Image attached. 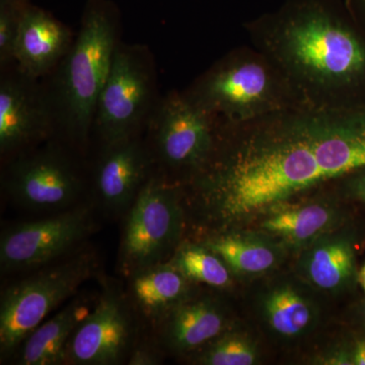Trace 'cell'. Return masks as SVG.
Listing matches in <instances>:
<instances>
[{
	"mask_svg": "<svg viewBox=\"0 0 365 365\" xmlns=\"http://www.w3.org/2000/svg\"><path fill=\"white\" fill-rule=\"evenodd\" d=\"M364 167L365 107L292 106L220 125L212 158L182 185L184 200L213 232L246 228Z\"/></svg>",
	"mask_w": 365,
	"mask_h": 365,
	"instance_id": "cell-1",
	"label": "cell"
},
{
	"mask_svg": "<svg viewBox=\"0 0 365 365\" xmlns=\"http://www.w3.org/2000/svg\"><path fill=\"white\" fill-rule=\"evenodd\" d=\"M341 0H284L244 25L251 45L287 79L300 105L364 108L365 38Z\"/></svg>",
	"mask_w": 365,
	"mask_h": 365,
	"instance_id": "cell-2",
	"label": "cell"
},
{
	"mask_svg": "<svg viewBox=\"0 0 365 365\" xmlns=\"http://www.w3.org/2000/svg\"><path fill=\"white\" fill-rule=\"evenodd\" d=\"M118 11L110 0H88L78 37L58 64L50 101L58 124L71 140L85 143L98 97L118 46Z\"/></svg>",
	"mask_w": 365,
	"mask_h": 365,
	"instance_id": "cell-3",
	"label": "cell"
},
{
	"mask_svg": "<svg viewBox=\"0 0 365 365\" xmlns=\"http://www.w3.org/2000/svg\"><path fill=\"white\" fill-rule=\"evenodd\" d=\"M185 93L220 125L245 123L300 105L277 67L252 45L227 53Z\"/></svg>",
	"mask_w": 365,
	"mask_h": 365,
	"instance_id": "cell-4",
	"label": "cell"
},
{
	"mask_svg": "<svg viewBox=\"0 0 365 365\" xmlns=\"http://www.w3.org/2000/svg\"><path fill=\"white\" fill-rule=\"evenodd\" d=\"M97 269L96 256L81 252L49 264L7 287L0 302V353H14L45 319L76 294Z\"/></svg>",
	"mask_w": 365,
	"mask_h": 365,
	"instance_id": "cell-5",
	"label": "cell"
},
{
	"mask_svg": "<svg viewBox=\"0 0 365 365\" xmlns=\"http://www.w3.org/2000/svg\"><path fill=\"white\" fill-rule=\"evenodd\" d=\"M184 202L182 184L148 178L125 222L119 254L125 275L170 260L184 234Z\"/></svg>",
	"mask_w": 365,
	"mask_h": 365,
	"instance_id": "cell-6",
	"label": "cell"
},
{
	"mask_svg": "<svg viewBox=\"0 0 365 365\" xmlns=\"http://www.w3.org/2000/svg\"><path fill=\"white\" fill-rule=\"evenodd\" d=\"M220 127L185 91H172L160 103L155 119V150L174 182L186 184L207 165L217 145Z\"/></svg>",
	"mask_w": 365,
	"mask_h": 365,
	"instance_id": "cell-7",
	"label": "cell"
},
{
	"mask_svg": "<svg viewBox=\"0 0 365 365\" xmlns=\"http://www.w3.org/2000/svg\"><path fill=\"white\" fill-rule=\"evenodd\" d=\"M153 95L150 61L141 48L118 44L98 97L93 125L105 145L136 135Z\"/></svg>",
	"mask_w": 365,
	"mask_h": 365,
	"instance_id": "cell-8",
	"label": "cell"
},
{
	"mask_svg": "<svg viewBox=\"0 0 365 365\" xmlns=\"http://www.w3.org/2000/svg\"><path fill=\"white\" fill-rule=\"evenodd\" d=\"M86 206H73L50 217L14 225L0 240L2 272L35 271L78 248L93 230Z\"/></svg>",
	"mask_w": 365,
	"mask_h": 365,
	"instance_id": "cell-9",
	"label": "cell"
},
{
	"mask_svg": "<svg viewBox=\"0 0 365 365\" xmlns=\"http://www.w3.org/2000/svg\"><path fill=\"white\" fill-rule=\"evenodd\" d=\"M4 184L19 205L54 213L76 206L83 187L68 158L50 148L19 155L6 170Z\"/></svg>",
	"mask_w": 365,
	"mask_h": 365,
	"instance_id": "cell-10",
	"label": "cell"
},
{
	"mask_svg": "<svg viewBox=\"0 0 365 365\" xmlns=\"http://www.w3.org/2000/svg\"><path fill=\"white\" fill-rule=\"evenodd\" d=\"M56 119L49 93L18 68L0 81V151L21 155L47 138Z\"/></svg>",
	"mask_w": 365,
	"mask_h": 365,
	"instance_id": "cell-11",
	"label": "cell"
},
{
	"mask_svg": "<svg viewBox=\"0 0 365 365\" xmlns=\"http://www.w3.org/2000/svg\"><path fill=\"white\" fill-rule=\"evenodd\" d=\"M132 340L133 322L126 299L118 292L107 290L72 334L66 364H120L131 353Z\"/></svg>",
	"mask_w": 365,
	"mask_h": 365,
	"instance_id": "cell-12",
	"label": "cell"
},
{
	"mask_svg": "<svg viewBox=\"0 0 365 365\" xmlns=\"http://www.w3.org/2000/svg\"><path fill=\"white\" fill-rule=\"evenodd\" d=\"M319 294L295 273L275 276L256 295V314L273 339L297 342L314 333L321 324Z\"/></svg>",
	"mask_w": 365,
	"mask_h": 365,
	"instance_id": "cell-13",
	"label": "cell"
},
{
	"mask_svg": "<svg viewBox=\"0 0 365 365\" xmlns=\"http://www.w3.org/2000/svg\"><path fill=\"white\" fill-rule=\"evenodd\" d=\"M341 204L328 187L271 209L255 220L251 227L270 235L297 254L322 235L345 225Z\"/></svg>",
	"mask_w": 365,
	"mask_h": 365,
	"instance_id": "cell-14",
	"label": "cell"
},
{
	"mask_svg": "<svg viewBox=\"0 0 365 365\" xmlns=\"http://www.w3.org/2000/svg\"><path fill=\"white\" fill-rule=\"evenodd\" d=\"M160 341L174 354H191L235 326L232 312L212 295H192L162 319Z\"/></svg>",
	"mask_w": 365,
	"mask_h": 365,
	"instance_id": "cell-15",
	"label": "cell"
},
{
	"mask_svg": "<svg viewBox=\"0 0 365 365\" xmlns=\"http://www.w3.org/2000/svg\"><path fill=\"white\" fill-rule=\"evenodd\" d=\"M150 167V155L136 136L105 145L96 172L101 203L112 212L128 211L148 181Z\"/></svg>",
	"mask_w": 365,
	"mask_h": 365,
	"instance_id": "cell-16",
	"label": "cell"
},
{
	"mask_svg": "<svg viewBox=\"0 0 365 365\" xmlns=\"http://www.w3.org/2000/svg\"><path fill=\"white\" fill-rule=\"evenodd\" d=\"M73 43L71 31L51 14L28 4L21 13L14 62L26 76H45L68 52Z\"/></svg>",
	"mask_w": 365,
	"mask_h": 365,
	"instance_id": "cell-17",
	"label": "cell"
},
{
	"mask_svg": "<svg viewBox=\"0 0 365 365\" xmlns=\"http://www.w3.org/2000/svg\"><path fill=\"white\" fill-rule=\"evenodd\" d=\"M295 274L321 294H338L357 278L355 246L345 225L297 254Z\"/></svg>",
	"mask_w": 365,
	"mask_h": 365,
	"instance_id": "cell-18",
	"label": "cell"
},
{
	"mask_svg": "<svg viewBox=\"0 0 365 365\" xmlns=\"http://www.w3.org/2000/svg\"><path fill=\"white\" fill-rule=\"evenodd\" d=\"M200 244L220 256L240 278L262 277L275 272L289 255L277 240L254 228L212 232Z\"/></svg>",
	"mask_w": 365,
	"mask_h": 365,
	"instance_id": "cell-19",
	"label": "cell"
},
{
	"mask_svg": "<svg viewBox=\"0 0 365 365\" xmlns=\"http://www.w3.org/2000/svg\"><path fill=\"white\" fill-rule=\"evenodd\" d=\"M90 312V306L83 299H72L23 341L16 351L18 364H66V348L72 334Z\"/></svg>",
	"mask_w": 365,
	"mask_h": 365,
	"instance_id": "cell-20",
	"label": "cell"
},
{
	"mask_svg": "<svg viewBox=\"0 0 365 365\" xmlns=\"http://www.w3.org/2000/svg\"><path fill=\"white\" fill-rule=\"evenodd\" d=\"M130 294L144 316L160 321L193 294L195 283L170 262L139 271L130 277Z\"/></svg>",
	"mask_w": 365,
	"mask_h": 365,
	"instance_id": "cell-21",
	"label": "cell"
},
{
	"mask_svg": "<svg viewBox=\"0 0 365 365\" xmlns=\"http://www.w3.org/2000/svg\"><path fill=\"white\" fill-rule=\"evenodd\" d=\"M168 262L193 283L220 290L234 284L235 276L225 261L202 244L182 242Z\"/></svg>",
	"mask_w": 365,
	"mask_h": 365,
	"instance_id": "cell-22",
	"label": "cell"
},
{
	"mask_svg": "<svg viewBox=\"0 0 365 365\" xmlns=\"http://www.w3.org/2000/svg\"><path fill=\"white\" fill-rule=\"evenodd\" d=\"M194 361L202 365H254L261 360L258 341L247 330L234 326L194 352Z\"/></svg>",
	"mask_w": 365,
	"mask_h": 365,
	"instance_id": "cell-23",
	"label": "cell"
},
{
	"mask_svg": "<svg viewBox=\"0 0 365 365\" xmlns=\"http://www.w3.org/2000/svg\"><path fill=\"white\" fill-rule=\"evenodd\" d=\"M26 6L0 2V64L1 68L14 61L21 13Z\"/></svg>",
	"mask_w": 365,
	"mask_h": 365,
	"instance_id": "cell-24",
	"label": "cell"
},
{
	"mask_svg": "<svg viewBox=\"0 0 365 365\" xmlns=\"http://www.w3.org/2000/svg\"><path fill=\"white\" fill-rule=\"evenodd\" d=\"M353 200L365 204V167L335 180L328 185Z\"/></svg>",
	"mask_w": 365,
	"mask_h": 365,
	"instance_id": "cell-25",
	"label": "cell"
},
{
	"mask_svg": "<svg viewBox=\"0 0 365 365\" xmlns=\"http://www.w3.org/2000/svg\"><path fill=\"white\" fill-rule=\"evenodd\" d=\"M160 355L148 346H139L129 354L128 364L155 365L160 364Z\"/></svg>",
	"mask_w": 365,
	"mask_h": 365,
	"instance_id": "cell-26",
	"label": "cell"
},
{
	"mask_svg": "<svg viewBox=\"0 0 365 365\" xmlns=\"http://www.w3.org/2000/svg\"><path fill=\"white\" fill-rule=\"evenodd\" d=\"M345 4L355 20L365 23V0H345Z\"/></svg>",
	"mask_w": 365,
	"mask_h": 365,
	"instance_id": "cell-27",
	"label": "cell"
},
{
	"mask_svg": "<svg viewBox=\"0 0 365 365\" xmlns=\"http://www.w3.org/2000/svg\"><path fill=\"white\" fill-rule=\"evenodd\" d=\"M351 352L353 365H365V340L357 341Z\"/></svg>",
	"mask_w": 365,
	"mask_h": 365,
	"instance_id": "cell-28",
	"label": "cell"
},
{
	"mask_svg": "<svg viewBox=\"0 0 365 365\" xmlns=\"http://www.w3.org/2000/svg\"><path fill=\"white\" fill-rule=\"evenodd\" d=\"M357 281H359L360 287L364 288L365 292V264L362 266V268L360 269L359 272H357Z\"/></svg>",
	"mask_w": 365,
	"mask_h": 365,
	"instance_id": "cell-29",
	"label": "cell"
},
{
	"mask_svg": "<svg viewBox=\"0 0 365 365\" xmlns=\"http://www.w3.org/2000/svg\"><path fill=\"white\" fill-rule=\"evenodd\" d=\"M0 2L16 4V6H26L30 4V0H0Z\"/></svg>",
	"mask_w": 365,
	"mask_h": 365,
	"instance_id": "cell-30",
	"label": "cell"
},
{
	"mask_svg": "<svg viewBox=\"0 0 365 365\" xmlns=\"http://www.w3.org/2000/svg\"><path fill=\"white\" fill-rule=\"evenodd\" d=\"M364 314H365V304H364Z\"/></svg>",
	"mask_w": 365,
	"mask_h": 365,
	"instance_id": "cell-31",
	"label": "cell"
}]
</instances>
